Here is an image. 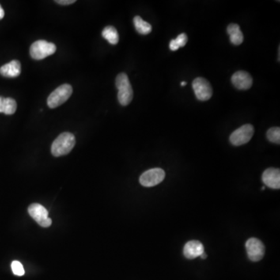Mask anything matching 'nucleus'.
I'll return each mask as SVG.
<instances>
[{"label": "nucleus", "instance_id": "25", "mask_svg": "<svg viewBox=\"0 0 280 280\" xmlns=\"http://www.w3.org/2000/svg\"><path fill=\"white\" fill-rule=\"evenodd\" d=\"M186 84H187V83L184 82V81L181 83V86H182V87H185V86H186Z\"/></svg>", "mask_w": 280, "mask_h": 280}, {"label": "nucleus", "instance_id": "5", "mask_svg": "<svg viewBox=\"0 0 280 280\" xmlns=\"http://www.w3.org/2000/svg\"><path fill=\"white\" fill-rule=\"evenodd\" d=\"M255 133L254 127L250 124L241 126L233 132L230 137V141L233 146H239L247 143Z\"/></svg>", "mask_w": 280, "mask_h": 280}, {"label": "nucleus", "instance_id": "19", "mask_svg": "<svg viewBox=\"0 0 280 280\" xmlns=\"http://www.w3.org/2000/svg\"><path fill=\"white\" fill-rule=\"evenodd\" d=\"M11 268L13 274L18 276V277H22L25 273L22 264L18 261H14V262H12Z\"/></svg>", "mask_w": 280, "mask_h": 280}, {"label": "nucleus", "instance_id": "9", "mask_svg": "<svg viewBox=\"0 0 280 280\" xmlns=\"http://www.w3.org/2000/svg\"><path fill=\"white\" fill-rule=\"evenodd\" d=\"M245 247L247 256L250 260L252 262H259L263 258L266 248L260 240L254 237L248 239L246 242Z\"/></svg>", "mask_w": 280, "mask_h": 280}, {"label": "nucleus", "instance_id": "24", "mask_svg": "<svg viewBox=\"0 0 280 280\" xmlns=\"http://www.w3.org/2000/svg\"><path fill=\"white\" fill-rule=\"evenodd\" d=\"M201 258H202V259H206V257H207V255H206V253H203V254H202V255H201Z\"/></svg>", "mask_w": 280, "mask_h": 280}, {"label": "nucleus", "instance_id": "13", "mask_svg": "<svg viewBox=\"0 0 280 280\" xmlns=\"http://www.w3.org/2000/svg\"><path fill=\"white\" fill-rule=\"evenodd\" d=\"M21 73V65L17 60H13L5 64L0 68V74L8 78H15L19 77Z\"/></svg>", "mask_w": 280, "mask_h": 280}, {"label": "nucleus", "instance_id": "8", "mask_svg": "<svg viewBox=\"0 0 280 280\" xmlns=\"http://www.w3.org/2000/svg\"><path fill=\"white\" fill-rule=\"evenodd\" d=\"M192 88L198 100L206 101L211 98L213 88L206 79L202 77L195 79L192 83Z\"/></svg>", "mask_w": 280, "mask_h": 280}, {"label": "nucleus", "instance_id": "10", "mask_svg": "<svg viewBox=\"0 0 280 280\" xmlns=\"http://www.w3.org/2000/svg\"><path fill=\"white\" fill-rule=\"evenodd\" d=\"M231 81L236 89L242 91L250 89L253 84L252 77L245 71L236 72L231 77Z\"/></svg>", "mask_w": 280, "mask_h": 280}, {"label": "nucleus", "instance_id": "16", "mask_svg": "<svg viewBox=\"0 0 280 280\" xmlns=\"http://www.w3.org/2000/svg\"><path fill=\"white\" fill-rule=\"evenodd\" d=\"M135 28L140 35H146L152 31V26L149 23L144 21L140 16H137L133 19Z\"/></svg>", "mask_w": 280, "mask_h": 280}, {"label": "nucleus", "instance_id": "20", "mask_svg": "<svg viewBox=\"0 0 280 280\" xmlns=\"http://www.w3.org/2000/svg\"><path fill=\"white\" fill-rule=\"evenodd\" d=\"M176 41L177 44L179 46V47H184L187 42V36L186 34L182 33L180 35L177 37V39H175Z\"/></svg>", "mask_w": 280, "mask_h": 280}, {"label": "nucleus", "instance_id": "12", "mask_svg": "<svg viewBox=\"0 0 280 280\" xmlns=\"http://www.w3.org/2000/svg\"><path fill=\"white\" fill-rule=\"evenodd\" d=\"M204 253V247L198 240H190L184 247V255L187 259H194Z\"/></svg>", "mask_w": 280, "mask_h": 280}, {"label": "nucleus", "instance_id": "26", "mask_svg": "<svg viewBox=\"0 0 280 280\" xmlns=\"http://www.w3.org/2000/svg\"><path fill=\"white\" fill-rule=\"evenodd\" d=\"M265 188H266V187H262V190H265Z\"/></svg>", "mask_w": 280, "mask_h": 280}, {"label": "nucleus", "instance_id": "21", "mask_svg": "<svg viewBox=\"0 0 280 280\" xmlns=\"http://www.w3.org/2000/svg\"><path fill=\"white\" fill-rule=\"evenodd\" d=\"M169 47L170 49H171V51H177V50L179 48V46H178V44H177L175 39H173V40L171 41V42H170Z\"/></svg>", "mask_w": 280, "mask_h": 280}, {"label": "nucleus", "instance_id": "22", "mask_svg": "<svg viewBox=\"0 0 280 280\" xmlns=\"http://www.w3.org/2000/svg\"><path fill=\"white\" fill-rule=\"evenodd\" d=\"M58 4H60V5H70V4L74 3L76 2L75 0H58V1H55Z\"/></svg>", "mask_w": 280, "mask_h": 280}, {"label": "nucleus", "instance_id": "6", "mask_svg": "<svg viewBox=\"0 0 280 280\" xmlns=\"http://www.w3.org/2000/svg\"><path fill=\"white\" fill-rule=\"evenodd\" d=\"M165 172L161 168H153L145 171L140 178V184L144 187H153L164 181Z\"/></svg>", "mask_w": 280, "mask_h": 280}, {"label": "nucleus", "instance_id": "4", "mask_svg": "<svg viewBox=\"0 0 280 280\" xmlns=\"http://www.w3.org/2000/svg\"><path fill=\"white\" fill-rule=\"evenodd\" d=\"M73 93V88L69 84H62L57 89L53 91L47 98V106L50 108H55L62 105L71 96Z\"/></svg>", "mask_w": 280, "mask_h": 280}, {"label": "nucleus", "instance_id": "23", "mask_svg": "<svg viewBox=\"0 0 280 280\" xmlns=\"http://www.w3.org/2000/svg\"><path fill=\"white\" fill-rule=\"evenodd\" d=\"M4 15H5V13H4L3 9H2V6H0V20L3 18Z\"/></svg>", "mask_w": 280, "mask_h": 280}, {"label": "nucleus", "instance_id": "14", "mask_svg": "<svg viewBox=\"0 0 280 280\" xmlns=\"http://www.w3.org/2000/svg\"><path fill=\"white\" fill-rule=\"evenodd\" d=\"M228 35H230L231 42L234 46H240L244 42V35L240 31V26L236 24H231L228 27Z\"/></svg>", "mask_w": 280, "mask_h": 280}, {"label": "nucleus", "instance_id": "11", "mask_svg": "<svg viewBox=\"0 0 280 280\" xmlns=\"http://www.w3.org/2000/svg\"><path fill=\"white\" fill-rule=\"evenodd\" d=\"M264 184L273 189L280 188V171L277 168H269L262 175Z\"/></svg>", "mask_w": 280, "mask_h": 280}, {"label": "nucleus", "instance_id": "1", "mask_svg": "<svg viewBox=\"0 0 280 280\" xmlns=\"http://www.w3.org/2000/svg\"><path fill=\"white\" fill-rule=\"evenodd\" d=\"M76 139L74 135L63 133L59 135L51 145V151L53 156L61 157L68 154L74 147Z\"/></svg>", "mask_w": 280, "mask_h": 280}, {"label": "nucleus", "instance_id": "7", "mask_svg": "<svg viewBox=\"0 0 280 280\" xmlns=\"http://www.w3.org/2000/svg\"><path fill=\"white\" fill-rule=\"evenodd\" d=\"M28 213L34 220L42 228H48L51 225V219L48 217L47 209L39 203L31 204L28 208Z\"/></svg>", "mask_w": 280, "mask_h": 280}, {"label": "nucleus", "instance_id": "2", "mask_svg": "<svg viewBox=\"0 0 280 280\" xmlns=\"http://www.w3.org/2000/svg\"><path fill=\"white\" fill-rule=\"evenodd\" d=\"M115 84L118 90V101L122 106L129 105L133 100V91L127 75L124 73L118 74Z\"/></svg>", "mask_w": 280, "mask_h": 280}, {"label": "nucleus", "instance_id": "3", "mask_svg": "<svg viewBox=\"0 0 280 280\" xmlns=\"http://www.w3.org/2000/svg\"><path fill=\"white\" fill-rule=\"evenodd\" d=\"M55 51L56 46L55 44L45 40H39L31 45L30 54L35 60H42L46 57L53 55Z\"/></svg>", "mask_w": 280, "mask_h": 280}, {"label": "nucleus", "instance_id": "18", "mask_svg": "<svg viewBox=\"0 0 280 280\" xmlns=\"http://www.w3.org/2000/svg\"><path fill=\"white\" fill-rule=\"evenodd\" d=\"M268 140L270 142L274 143H280V129L279 127H273L268 130L267 134Z\"/></svg>", "mask_w": 280, "mask_h": 280}, {"label": "nucleus", "instance_id": "17", "mask_svg": "<svg viewBox=\"0 0 280 280\" xmlns=\"http://www.w3.org/2000/svg\"><path fill=\"white\" fill-rule=\"evenodd\" d=\"M102 36L111 45L118 44L119 41L118 31L112 26L106 27L102 31Z\"/></svg>", "mask_w": 280, "mask_h": 280}, {"label": "nucleus", "instance_id": "15", "mask_svg": "<svg viewBox=\"0 0 280 280\" xmlns=\"http://www.w3.org/2000/svg\"><path fill=\"white\" fill-rule=\"evenodd\" d=\"M17 102L11 97H2L0 96V113L5 115H13L17 111Z\"/></svg>", "mask_w": 280, "mask_h": 280}]
</instances>
